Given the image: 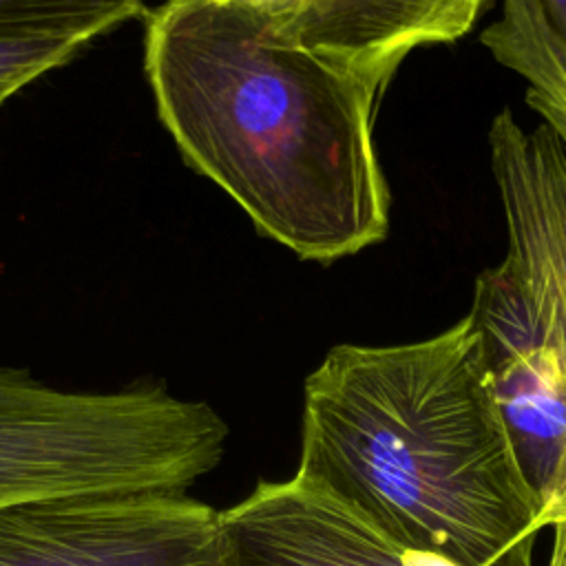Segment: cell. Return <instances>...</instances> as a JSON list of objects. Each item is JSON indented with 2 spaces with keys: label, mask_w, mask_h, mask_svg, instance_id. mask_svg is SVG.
Segmentation results:
<instances>
[{
  "label": "cell",
  "mask_w": 566,
  "mask_h": 566,
  "mask_svg": "<svg viewBox=\"0 0 566 566\" xmlns=\"http://www.w3.org/2000/svg\"><path fill=\"white\" fill-rule=\"evenodd\" d=\"M144 66L184 159L261 234L318 263L385 239L387 84L303 46L270 0H164L146 13Z\"/></svg>",
  "instance_id": "6da1fadb"
},
{
  "label": "cell",
  "mask_w": 566,
  "mask_h": 566,
  "mask_svg": "<svg viewBox=\"0 0 566 566\" xmlns=\"http://www.w3.org/2000/svg\"><path fill=\"white\" fill-rule=\"evenodd\" d=\"M296 473L455 566H531L551 526L467 314L402 345H336L305 378Z\"/></svg>",
  "instance_id": "7a4b0ae2"
},
{
  "label": "cell",
  "mask_w": 566,
  "mask_h": 566,
  "mask_svg": "<svg viewBox=\"0 0 566 566\" xmlns=\"http://www.w3.org/2000/svg\"><path fill=\"white\" fill-rule=\"evenodd\" d=\"M228 424L159 385L66 391L0 367V506L91 493H186L226 453Z\"/></svg>",
  "instance_id": "3957f363"
},
{
  "label": "cell",
  "mask_w": 566,
  "mask_h": 566,
  "mask_svg": "<svg viewBox=\"0 0 566 566\" xmlns=\"http://www.w3.org/2000/svg\"><path fill=\"white\" fill-rule=\"evenodd\" d=\"M219 511L186 493L60 495L0 506V566H219Z\"/></svg>",
  "instance_id": "277c9868"
},
{
  "label": "cell",
  "mask_w": 566,
  "mask_h": 566,
  "mask_svg": "<svg viewBox=\"0 0 566 566\" xmlns=\"http://www.w3.org/2000/svg\"><path fill=\"white\" fill-rule=\"evenodd\" d=\"M489 146L509 237L500 265L566 374V150L548 126L528 133L509 111Z\"/></svg>",
  "instance_id": "5b68a950"
},
{
  "label": "cell",
  "mask_w": 566,
  "mask_h": 566,
  "mask_svg": "<svg viewBox=\"0 0 566 566\" xmlns=\"http://www.w3.org/2000/svg\"><path fill=\"white\" fill-rule=\"evenodd\" d=\"M219 566H455L413 551L301 473L219 511Z\"/></svg>",
  "instance_id": "8992f818"
},
{
  "label": "cell",
  "mask_w": 566,
  "mask_h": 566,
  "mask_svg": "<svg viewBox=\"0 0 566 566\" xmlns=\"http://www.w3.org/2000/svg\"><path fill=\"white\" fill-rule=\"evenodd\" d=\"M469 316L480 329L491 382L524 469L553 522V509L566 493V374L502 265L478 276Z\"/></svg>",
  "instance_id": "52a82bcc"
},
{
  "label": "cell",
  "mask_w": 566,
  "mask_h": 566,
  "mask_svg": "<svg viewBox=\"0 0 566 566\" xmlns=\"http://www.w3.org/2000/svg\"><path fill=\"white\" fill-rule=\"evenodd\" d=\"M310 51L389 84L416 49L467 35L486 0H270Z\"/></svg>",
  "instance_id": "ba28073f"
},
{
  "label": "cell",
  "mask_w": 566,
  "mask_h": 566,
  "mask_svg": "<svg viewBox=\"0 0 566 566\" xmlns=\"http://www.w3.org/2000/svg\"><path fill=\"white\" fill-rule=\"evenodd\" d=\"M482 44L502 66L526 82V102L546 119L566 150V35L539 0H502L500 18Z\"/></svg>",
  "instance_id": "9c48e42d"
},
{
  "label": "cell",
  "mask_w": 566,
  "mask_h": 566,
  "mask_svg": "<svg viewBox=\"0 0 566 566\" xmlns=\"http://www.w3.org/2000/svg\"><path fill=\"white\" fill-rule=\"evenodd\" d=\"M139 11L142 0H0V40L64 33L91 42Z\"/></svg>",
  "instance_id": "30bf717a"
},
{
  "label": "cell",
  "mask_w": 566,
  "mask_h": 566,
  "mask_svg": "<svg viewBox=\"0 0 566 566\" xmlns=\"http://www.w3.org/2000/svg\"><path fill=\"white\" fill-rule=\"evenodd\" d=\"M88 40L64 33H38L0 40V106L40 75L66 64Z\"/></svg>",
  "instance_id": "8fae6325"
},
{
  "label": "cell",
  "mask_w": 566,
  "mask_h": 566,
  "mask_svg": "<svg viewBox=\"0 0 566 566\" xmlns=\"http://www.w3.org/2000/svg\"><path fill=\"white\" fill-rule=\"evenodd\" d=\"M553 546L546 566H566V493L559 497L553 511Z\"/></svg>",
  "instance_id": "7c38bea8"
}]
</instances>
